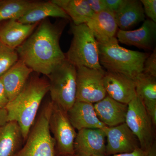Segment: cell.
Returning <instances> with one entry per match:
<instances>
[{
    "label": "cell",
    "mask_w": 156,
    "mask_h": 156,
    "mask_svg": "<svg viewBox=\"0 0 156 156\" xmlns=\"http://www.w3.org/2000/svg\"><path fill=\"white\" fill-rule=\"evenodd\" d=\"M33 72L31 69L19 59L0 77L9 101L21 92Z\"/></svg>",
    "instance_id": "17"
},
{
    "label": "cell",
    "mask_w": 156,
    "mask_h": 156,
    "mask_svg": "<svg viewBox=\"0 0 156 156\" xmlns=\"http://www.w3.org/2000/svg\"><path fill=\"white\" fill-rule=\"evenodd\" d=\"M103 83L107 95L121 103L128 104L136 95L135 81L128 76L105 71Z\"/></svg>",
    "instance_id": "12"
},
{
    "label": "cell",
    "mask_w": 156,
    "mask_h": 156,
    "mask_svg": "<svg viewBox=\"0 0 156 156\" xmlns=\"http://www.w3.org/2000/svg\"><path fill=\"white\" fill-rule=\"evenodd\" d=\"M109 156H147V154L146 152L143 151L142 149H140V148H138L136 149L132 152L128 153L116 154Z\"/></svg>",
    "instance_id": "31"
},
{
    "label": "cell",
    "mask_w": 156,
    "mask_h": 156,
    "mask_svg": "<svg viewBox=\"0 0 156 156\" xmlns=\"http://www.w3.org/2000/svg\"><path fill=\"white\" fill-rule=\"evenodd\" d=\"M49 17L70 19L68 15L61 8L50 1L35 2L33 7L17 20L24 24H34Z\"/></svg>",
    "instance_id": "21"
},
{
    "label": "cell",
    "mask_w": 156,
    "mask_h": 156,
    "mask_svg": "<svg viewBox=\"0 0 156 156\" xmlns=\"http://www.w3.org/2000/svg\"><path fill=\"white\" fill-rule=\"evenodd\" d=\"M77 68L66 58L48 77L51 101L67 112L76 101Z\"/></svg>",
    "instance_id": "6"
},
{
    "label": "cell",
    "mask_w": 156,
    "mask_h": 156,
    "mask_svg": "<svg viewBox=\"0 0 156 156\" xmlns=\"http://www.w3.org/2000/svg\"><path fill=\"white\" fill-rule=\"evenodd\" d=\"M53 103L49 125L57 155L74 154L77 132L70 122L67 112Z\"/></svg>",
    "instance_id": "8"
},
{
    "label": "cell",
    "mask_w": 156,
    "mask_h": 156,
    "mask_svg": "<svg viewBox=\"0 0 156 156\" xmlns=\"http://www.w3.org/2000/svg\"><path fill=\"white\" fill-rule=\"evenodd\" d=\"M86 24L98 43H107L117 37L119 30L115 14L108 10L94 14Z\"/></svg>",
    "instance_id": "16"
},
{
    "label": "cell",
    "mask_w": 156,
    "mask_h": 156,
    "mask_svg": "<svg viewBox=\"0 0 156 156\" xmlns=\"http://www.w3.org/2000/svg\"><path fill=\"white\" fill-rule=\"evenodd\" d=\"M75 154L77 156H106V136L101 129L78 131L75 140Z\"/></svg>",
    "instance_id": "11"
},
{
    "label": "cell",
    "mask_w": 156,
    "mask_h": 156,
    "mask_svg": "<svg viewBox=\"0 0 156 156\" xmlns=\"http://www.w3.org/2000/svg\"><path fill=\"white\" fill-rule=\"evenodd\" d=\"M3 2V1H1V0H0V5H1V4H2V3Z\"/></svg>",
    "instance_id": "34"
},
{
    "label": "cell",
    "mask_w": 156,
    "mask_h": 156,
    "mask_svg": "<svg viewBox=\"0 0 156 156\" xmlns=\"http://www.w3.org/2000/svg\"><path fill=\"white\" fill-rule=\"evenodd\" d=\"M53 105L51 101L43 108L31 128L25 144L15 156H56L55 140L49 125Z\"/></svg>",
    "instance_id": "5"
},
{
    "label": "cell",
    "mask_w": 156,
    "mask_h": 156,
    "mask_svg": "<svg viewBox=\"0 0 156 156\" xmlns=\"http://www.w3.org/2000/svg\"><path fill=\"white\" fill-rule=\"evenodd\" d=\"M98 44L100 65L107 71L122 74L134 80L142 73L149 53L123 48L119 45L117 37Z\"/></svg>",
    "instance_id": "3"
},
{
    "label": "cell",
    "mask_w": 156,
    "mask_h": 156,
    "mask_svg": "<svg viewBox=\"0 0 156 156\" xmlns=\"http://www.w3.org/2000/svg\"><path fill=\"white\" fill-rule=\"evenodd\" d=\"M57 156H77L75 154H74L65 155H57Z\"/></svg>",
    "instance_id": "33"
},
{
    "label": "cell",
    "mask_w": 156,
    "mask_h": 156,
    "mask_svg": "<svg viewBox=\"0 0 156 156\" xmlns=\"http://www.w3.org/2000/svg\"><path fill=\"white\" fill-rule=\"evenodd\" d=\"M87 2L95 14L107 10L104 0H87Z\"/></svg>",
    "instance_id": "28"
},
{
    "label": "cell",
    "mask_w": 156,
    "mask_h": 156,
    "mask_svg": "<svg viewBox=\"0 0 156 156\" xmlns=\"http://www.w3.org/2000/svg\"><path fill=\"white\" fill-rule=\"evenodd\" d=\"M24 141L21 129L15 121L0 128V156H15Z\"/></svg>",
    "instance_id": "20"
},
{
    "label": "cell",
    "mask_w": 156,
    "mask_h": 156,
    "mask_svg": "<svg viewBox=\"0 0 156 156\" xmlns=\"http://www.w3.org/2000/svg\"><path fill=\"white\" fill-rule=\"evenodd\" d=\"M134 80L136 95L143 104L156 103V77L142 73Z\"/></svg>",
    "instance_id": "24"
},
{
    "label": "cell",
    "mask_w": 156,
    "mask_h": 156,
    "mask_svg": "<svg viewBox=\"0 0 156 156\" xmlns=\"http://www.w3.org/2000/svg\"><path fill=\"white\" fill-rule=\"evenodd\" d=\"M106 9L109 11L115 14L119 9L123 0H104Z\"/></svg>",
    "instance_id": "29"
},
{
    "label": "cell",
    "mask_w": 156,
    "mask_h": 156,
    "mask_svg": "<svg viewBox=\"0 0 156 156\" xmlns=\"http://www.w3.org/2000/svg\"><path fill=\"white\" fill-rule=\"evenodd\" d=\"M35 2L26 0L3 1L0 5V22L18 20L33 7Z\"/></svg>",
    "instance_id": "23"
},
{
    "label": "cell",
    "mask_w": 156,
    "mask_h": 156,
    "mask_svg": "<svg viewBox=\"0 0 156 156\" xmlns=\"http://www.w3.org/2000/svg\"><path fill=\"white\" fill-rule=\"evenodd\" d=\"M49 90L48 80L38 76L30 77L21 92L6 107L9 122L18 123L24 141L36 121L42 100Z\"/></svg>",
    "instance_id": "2"
},
{
    "label": "cell",
    "mask_w": 156,
    "mask_h": 156,
    "mask_svg": "<svg viewBox=\"0 0 156 156\" xmlns=\"http://www.w3.org/2000/svg\"><path fill=\"white\" fill-rule=\"evenodd\" d=\"M102 130L107 140L106 156L128 153L140 148L139 141L126 123Z\"/></svg>",
    "instance_id": "10"
},
{
    "label": "cell",
    "mask_w": 156,
    "mask_h": 156,
    "mask_svg": "<svg viewBox=\"0 0 156 156\" xmlns=\"http://www.w3.org/2000/svg\"><path fill=\"white\" fill-rule=\"evenodd\" d=\"M19 59L17 50L0 42V77Z\"/></svg>",
    "instance_id": "25"
},
{
    "label": "cell",
    "mask_w": 156,
    "mask_h": 156,
    "mask_svg": "<svg viewBox=\"0 0 156 156\" xmlns=\"http://www.w3.org/2000/svg\"><path fill=\"white\" fill-rule=\"evenodd\" d=\"M115 17L118 27L123 30H128L144 21L145 18L142 3L139 0H123Z\"/></svg>",
    "instance_id": "19"
},
{
    "label": "cell",
    "mask_w": 156,
    "mask_h": 156,
    "mask_svg": "<svg viewBox=\"0 0 156 156\" xmlns=\"http://www.w3.org/2000/svg\"><path fill=\"white\" fill-rule=\"evenodd\" d=\"M144 14L150 20L156 23V0H141Z\"/></svg>",
    "instance_id": "27"
},
{
    "label": "cell",
    "mask_w": 156,
    "mask_h": 156,
    "mask_svg": "<svg viewBox=\"0 0 156 156\" xmlns=\"http://www.w3.org/2000/svg\"><path fill=\"white\" fill-rule=\"evenodd\" d=\"M71 124L78 131L83 129H101L105 127L98 118L93 104L76 101L67 112Z\"/></svg>",
    "instance_id": "14"
},
{
    "label": "cell",
    "mask_w": 156,
    "mask_h": 156,
    "mask_svg": "<svg viewBox=\"0 0 156 156\" xmlns=\"http://www.w3.org/2000/svg\"><path fill=\"white\" fill-rule=\"evenodd\" d=\"M72 20L75 25L86 23L95 13L92 11L87 0H52Z\"/></svg>",
    "instance_id": "22"
},
{
    "label": "cell",
    "mask_w": 156,
    "mask_h": 156,
    "mask_svg": "<svg viewBox=\"0 0 156 156\" xmlns=\"http://www.w3.org/2000/svg\"><path fill=\"white\" fill-rule=\"evenodd\" d=\"M9 122L8 115L5 108H0V128Z\"/></svg>",
    "instance_id": "32"
},
{
    "label": "cell",
    "mask_w": 156,
    "mask_h": 156,
    "mask_svg": "<svg viewBox=\"0 0 156 156\" xmlns=\"http://www.w3.org/2000/svg\"><path fill=\"white\" fill-rule=\"evenodd\" d=\"M116 37L118 41L124 44L154 51L156 49V23L146 20L141 27L135 30H119Z\"/></svg>",
    "instance_id": "13"
},
{
    "label": "cell",
    "mask_w": 156,
    "mask_h": 156,
    "mask_svg": "<svg viewBox=\"0 0 156 156\" xmlns=\"http://www.w3.org/2000/svg\"><path fill=\"white\" fill-rule=\"evenodd\" d=\"M64 26L44 20L35 31L16 49L20 59L33 71L48 76L66 59L59 39Z\"/></svg>",
    "instance_id": "1"
},
{
    "label": "cell",
    "mask_w": 156,
    "mask_h": 156,
    "mask_svg": "<svg viewBox=\"0 0 156 156\" xmlns=\"http://www.w3.org/2000/svg\"><path fill=\"white\" fill-rule=\"evenodd\" d=\"M143 73L156 77V49L149 54L144 64Z\"/></svg>",
    "instance_id": "26"
},
{
    "label": "cell",
    "mask_w": 156,
    "mask_h": 156,
    "mask_svg": "<svg viewBox=\"0 0 156 156\" xmlns=\"http://www.w3.org/2000/svg\"><path fill=\"white\" fill-rule=\"evenodd\" d=\"M105 71L77 68L76 101L95 104L107 96L103 83Z\"/></svg>",
    "instance_id": "9"
},
{
    "label": "cell",
    "mask_w": 156,
    "mask_h": 156,
    "mask_svg": "<svg viewBox=\"0 0 156 156\" xmlns=\"http://www.w3.org/2000/svg\"><path fill=\"white\" fill-rule=\"evenodd\" d=\"M9 102L5 89L0 78V108H5Z\"/></svg>",
    "instance_id": "30"
},
{
    "label": "cell",
    "mask_w": 156,
    "mask_h": 156,
    "mask_svg": "<svg viewBox=\"0 0 156 156\" xmlns=\"http://www.w3.org/2000/svg\"><path fill=\"white\" fill-rule=\"evenodd\" d=\"M93 105L98 118L107 127H114L125 123L128 104L117 101L107 95Z\"/></svg>",
    "instance_id": "15"
},
{
    "label": "cell",
    "mask_w": 156,
    "mask_h": 156,
    "mask_svg": "<svg viewBox=\"0 0 156 156\" xmlns=\"http://www.w3.org/2000/svg\"><path fill=\"white\" fill-rule=\"evenodd\" d=\"M128 105L125 123L138 139L140 149L147 152L156 142L154 126L137 95Z\"/></svg>",
    "instance_id": "7"
},
{
    "label": "cell",
    "mask_w": 156,
    "mask_h": 156,
    "mask_svg": "<svg viewBox=\"0 0 156 156\" xmlns=\"http://www.w3.org/2000/svg\"><path fill=\"white\" fill-rule=\"evenodd\" d=\"M71 30L73 37L66 58L76 68L103 69L99 62L98 44L87 24H73Z\"/></svg>",
    "instance_id": "4"
},
{
    "label": "cell",
    "mask_w": 156,
    "mask_h": 156,
    "mask_svg": "<svg viewBox=\"0 0 156 156\" xmlns=\"http://www.w3.org/2000/svg\"><path fill=\"white\" fill-rule=\"evenodd\" d=\"M39 23L24 24L15 20H8L0 27V42L16 50L33 33Z\"/></svg>",
    "instance_id": "18"
}]
</instances>
